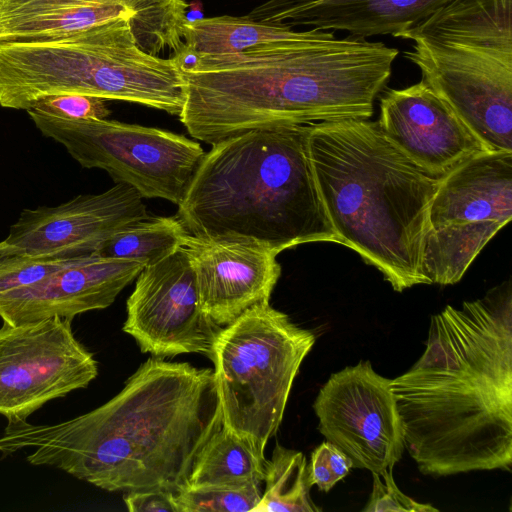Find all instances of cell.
Returning a JSON list of instances; mask_svg holds the SVG:
<instances>
[{
  "mask_svg": "<svg viewBox=\"0 0 512 512\" xmlns=\"http://www.w3.org/2000/svg\"><path fill=\"white\" fill-rule=\"evenodd\" d=\"M222 426L214 371L154 357L88 413L56 424L8 420L0 452L32 448L30 464L110 492L176 494L188 486L198 454Z\"/></svg>",
  "mask_w": 512,
  "mask_h": 512,
  "instance_id": "6da1fadb",
  "label": "cell"
},
{
  "mask_svg": "<svg viewBox=\"0 0 512 512\" xmlns=\"http://www.w3.org/2000/svg\"><path fill=\"white\" fill-rule=\"evenodd\" d=\"M391 389L405 449L422 474L510 470V281L434 314L424 353Z\"/></svg>",
  "mask_w": 512,
  "mask_h": 512,
  "instance_id": "7a4b0ae2",
  "label": "cell"
},
{
  "mask_svg": "<svg viewBox=\"0 0 512 512\" xmlns=\"http://www.w3.org/2000/svg\"><path fill=\"white\" fill-rule=\"evenodd\" d=\"M397 55L382 42L314 29L237 53L192 55L180 66L179 119L210 145L252 130L369 119Z\"/></svg>",
  "mask_w": 512,
  "mask_h": 512,
  "instance_id": "3957f363",
  "label": "cell"
},
{
  "mask_svg": "<svg viewBox=\"0 0 512 512\" xmlns=\"http://www.w3.org/2000/svg\"><path fill=\"white\" fill-rule=\"evenodd\" d=\"M309 153L338 243L377 268L397 292L427 284L423 244L441 178L409 159L369 119L312 124Z\"/></svg>",
  "mask_w": 512,
  "mask_h": 512,
  "instance_id": "277c9868",
  "label": "cell"
},
{
  "mask_svg": "<svg viewBox=\"0 0 512 512\" xmlns=\"http://www.w3.org/2000/svg\"><path fill=\"white\" fill-rule=\"evenodd\" d=\"M311 125L252 130L213 144L177 205L187 233L250 239L278 254L338 243L310 159Z\"/></svg>",
  "mask_w": 512,
  "mask_h": 512,
  "instance_id": "5b68a950",
  "label": "cell"
},
{
  "mask_svg": "<svg viewBox=\"0 0 512 512\" xmlns=\"http://www.w3.org/2000/svg\"><path fill=\"white\" fill-rule=\"evenodd\" d=\"M57 94L127 101L176 116L186 96L178 59L145 52L129 18L56 40L0 43V106L27 111Z\"/></svg>",
  "mask_w": 512,
  "mask_h": 512,
  "instance_id": "8992f818",
  "label": "cell"
},
{
  "mask_svg": "<svg viewBox=\"0 0 512 512\" xmlns=\"http://www.w3.org/2000/svg\"><path fill=\"white\" fill-rule=\"evenodd\" d=\"M314 343L311 331L269 302L221 327L211 361L223 426L265 449L278 431L294 379Z\"/></svg>",
  "mask_w": 512,
  "mask_h": 512,
  "instance_id": "52a82bcc",
  "label": "cell"
},
{
  "mask_svg": "<svg viewBox=\"0 0 512 512\" xmlns=\"http://www.w3.org/2000/svg\"><path fill=\"white\" fill-rule=\"evenodd\" d=\"M36 128L62 144L84 168L105 170L143 198L178 205L205 151L167 130L107 119L69 120L27 110Z\"/></svg>",
  "mask_w": 512,
  "mask_h": 512,
  "instance_id": "ba28073f",
  "label": "cell"
},
{
  "mask_svg": "<svg viewBox=\"0 0 512 512\" xmlns=\"http://www.w3.org/2000/svg\"><path fill=\"white\" fill-rule=\"evenodd\" d=\"M512 218V152L483 151L440 179L429 210L422 274L427 284L459 282Z\"/></svg>",
  "mask_w": 512,
  "mask_h": 512,
  "instance_id": "9c48e42d",
  "label": "cell"
},
{
  "mask_svg": "<svg viewBox=\"0 0 512 512\" xmlns=\"http://www.w3.org/2000/svg\"><path fill=\"white\" fill-rule=\"evenodd\" d=\"M405 57L487 151L512 152V54L417 40Z\"/></svg>",
  "mask_w": 512,
  "mask_h": 512,
  "instance_id": "30bf717a",
  "label": "cell"
},
{
  "mask_svg": "<svg viewBox=\"0 0 512 512\" xmlns=\"http://www.w3.org/2000/svg\"><path fill=\"white\" fill-rule=\"evenodd\" d=\"M71 320L51 317L0 328V414L26 420L45 403L86 388L98 365Z\"/></svg>",
  "mask_w": 512,
  "mask_h": 512,
  "instance_id": "8fae6325",
  "label": "cell"
},
{
  "mask_svg": "<svg viewBox=\"0 0 512 512\" xmlns=\"http://www.w3.org/2000/svg\"><path fill=\"white\" fill-rule=\"evenodd\" d=\"M318 430L353 468L380 473L402 457L404 433L391 379L369 360L332 374L313 403Z\"/></svg>",
  "mask_w": 512,
  "mask_h": 512,
  "instance_id": "7c38bea8",
  "label": "cell"
},
{
  "mask_svg": "<svg viewBox=\"0 0 512 512\" xmlns=\"http://www.w3.org/2000/svg\"><path fill=\"white\" fill-rule=\"evenodd\" d=\"M126 307L123 331L142 353L160 358L198 353L211 359L221 327L202 309L184 246L143 267Z\"/></svg>",
  "mask_w": 512,
  "mask_h": 512,
  "instance_id": "4fadbf2b",
  "label": "cell"
},
{
  "mask_svg": "<svg viewBox=\"0 0 512 512\" xmlns=\"http://www.w3.org/2000/svg\"><path fill=\"white\" fill-rule=\"evenodd\" d=\"M142 199L134 188L116 183L55 207L24 209L0 242V253L43 259L96 254L116 231L149 215Z\"/></svg>",
  "mask_w": 512,
  "mask_h": 512,
  "instance_id": "5bb4252c",
  "label": "cell"
},
{
  "mask_svg": "<svg viewBox=\"0 0 512 512\" xmlns=\"http://www.w3.org/2000/svg\"><path fill=\"white\" fill-rule=\"evenodd\" d=\"M193 266L204 312L224 327L251 307L270 301L281 275L274 250L242 238L199 237L183 244Z\"/></svg>",
  "mask_w": 512,
  "mask_h": 512,
  "instance_id": "9a60e30c",
  "label": "cell"
},
{
  "mask_svg": "<svg viewBox=\"0 0 512 512\" xmlns=\"http://www.w3.org/2000/svg\"><path fill=\"white\" fill-rule=\"evenodd\" d=\"M378 123L401 152L439 178L469 157L487 151L423 80L388 90L380 100Z\"/></svg>",
  "mask_w": 512,
  "mask_h": 512,
  "instance_id": "2e32d148",
  "label": "cell"
},
{
  "mask_svg": "<svg viewBox=\"0 0 512 512\" xmlns=\"http://www.w3.org/2000/svg\"><path fill=\"white\" fill-rule=\"evenodd\" d=\"M145 266L134 260L79 258L42 280L0 295V317L17 325L51 317L73 320L79 314L109 307Z\"/></svg>",
  "mask_w": 512,
  "mask_h": 512,
  "instance_id": "e0dca14e",
  "label": "cell"
},
{
  "mask_svg": "<svg viewBox=\"0 0 512 512\" xmlns=\"http://www.w3.org/2000/svg\"><path fill=\"white\" fill-rule=\"evenodd\" d=\"M450 0H269L254 20L320 31H346L365 39L393 35L417 25Z\"/></svg>",
  "mask_w": 512,
  "mask_h": 512,
  "instance_id": "ac0fdd59",
  "label": "cell"
},
{
  "mask_svg": "<svg viewBox=\"0 0 512 512\" xmlns=\"http://www.w3.org/2000/svg\"><path fill=\"white\" fill-rule=\"evenodd\" d=\"M396 37L512 54V0H450Z\"/></svg>",
  "mask_w": 512,
  "mask_h": 512,
  "instance_id": "d6986e66",
  "label": "cell"
},
{
  "mask_svg": "<svg viewBox=\"0 0 512 512\" xmlns=\"http://www.w3.org/2000/svg\"><path fill=\"white\" fill-rule=\"evenodd\" d=\"M264 449L222 426L198 454L187 487L263 485Z\"/></svg>",
  "mask_w": 512,
  "mask_h": 512,
  "instance_id": "ffe728a7",
  "label": "cell"
},
{
  "mask_svg": "<svg viewBox=\"0 0 512 512\" xmlns=\"http://www.w3.org/2000/svg\"><path fill=\"white\" fill-rule=\"evenodd\" d=\"M308 30L257 21L248 15L186 20L182 33L184 48L175 57L237 53L265 42L298 38Z\"/></svg>",
  "mask_w": 512,
  "mask_h": 512,
  "instance_id": "44dd1931",
  "label": "cell"
},
{
  "mask_svg": "<svg viewBox=\"0 0 512 512\" xmlns=\"http://www.w3.org/2000/svg\"><path fill=\"white\" fill-rule=\"evenodd\" d=\"M261 499L253 512H319L310 497L312 487L306 457L277 443L266 463Z\"/></svg>",
  "mask_w": 512,
  "mask_h": 512,
  "instance_id": "7402d4cb",
  "label": "cell"
},
{
  "mask_svg": "<svg viewBox=\"0 0 512 512\" xmlns=\"http://www.w3.org/2000/svg\"><path fill=\"white\" fill-rule=\"evenodd\" d=\"M186 234L187 231L175 215H148L116 231L96 254L139 261L146 265L182 246Z\"/></svg>",
  "mask_w": 512,
  "mask_h": 512,
  "instance_id": "603a6c76",
  "label": "cell"
},
{
  "mask_svg": "<svg viewBox=\"0 0 512 512\" xmlns=\"http://www.w3.org/2000/svg\"><path fill=\"white\" fill-rule=\"evenodd\" d=\"M263 485L186 487L174 494L179 512H247L258 505Z\"/></svg>",
  "mask_w": 512,
  "mask_h": 512,
  "instance_id": "cb8c5ba5",
  "label": "cell"
},
{
  "mask_svg": "<svg viewBox=\"0 0 512 512\" xmlns=\"http://www.w3.org/2000/svg\"><path fill=\"white\" fill-rule=\"evenodd\" d=\"M115 4L134 15L133 25L146 28L163 14L168 0H0V19L45 10H76L92 5Z\"/></svg>",
  "mask_w": 512,
  "mask_h": 512,
  "instance_id": "d4e9b609",
  "label": "cell"
},
{
  "mask_svg": "<svg viewBox=\"0 0 512 512\" xmlns=\"http://www.w3.org/2000/svg\"><path fill=\"white\" fill-rule=\"evenodd\" d=\"M79 258L43 259L0 253V295L34 284Z\"/></svg>",
  "mask_w": 512,
  "mask_h": 512,
  "instance_id": "484cf974",
  "label": "cell"
},
{
  "mask_svg": "<svg viewBox=\"0 0 512 512\" xmlns=\"http://www.w3.org/2000/svg\"><path fill=\"white\" fill-rule=\"evenodd\" d=\"M30 109L69 120L106 119L111 113L104 99L81 94L48 95Z\"/></svg>",
  "mask_w": 512,
  "mask_h": 512,
  "instance_id": "4316f807",
  "label": "cell"
},
{
  "mask_svg": "<svg viewBox=\"0 0 512 512\" xmlns=\"http://www.w3.org/2000/svg\"><path fill=\"white\" fill-rule=\"evenodd\" d=\"M393 467L389 466L380 473H372V492L362 511L438 512V509L432 505L417 502L404 494L394 481Z\"/></svg>",
  "mask_w": 512,
  "mask_h": 512,
  "instance_id": "83f0119b",
  "label": "cell"
},
{
  "mask_svg": "<svg viewBox=\"0 0 512 512\" xmlns=\"http://www.w3.org/2000/svg\"><path fill=\"white\" fill-rule=\"evenodd\" d=\"M353 468L351 459L329 441L322 442L311 454L308 464L309 479L312 486L328 492Z\"/></svg>",
  "mask_w": 512,
  "mask_h": 512,
  "instance_id": "f1b7e54d",
  "label": "cell"
},
{
  "mask_svg": "<svg viewBox=\"0 0 512 512\" xmlns=\"http://www.w3.org/2000/svg\"><path fill=\"white\" fill-rule=\"evenodd\" d=\"M123 500L131 512H179L174 494L165 490L127 492Z\"/></svg>",
  "mask_w": 512,
  "mask_h": 512,
  "instance_id": "f546056e",
  "label": "cell"
}]
</instances>
